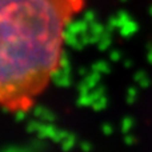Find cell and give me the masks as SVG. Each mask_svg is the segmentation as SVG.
<instances>
[{
	"instance_id": "obj_1",
	"label": "cell",
	"mask_w": 152,
	"mask_h": 152,
	"mask_svg": "<svg viewBox=\"0 0 152 152\" xmlns=\"http://www.w3.org/2000/svg\"><path fill=\"white\" fill-rule=\"evenodd\" d=\"M88 0H0V110L27 113L61 68L67 29Z\"/></svg>"
}]
</instances>
